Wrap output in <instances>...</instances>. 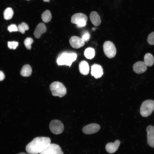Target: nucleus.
Returning a JSON list of instances; mask_svg holds the SVG:
<instances>
[{"label":"nucleus","mask_w":154,"mask_h":154,"mask_svg":"<svg viewBox=\"0 0 154 154\" xmlns=\"http://www.w3.org/2000/svg\"><path fill=\"white\" fill-rule=\"evenodd\" d=\"M50 138L37 137L29 143L26 147V150L29 154H38L43 151L50 144Z\"/></svg>","instance_id":"1"},{"label":"nucleus","mask_w":154,"mask_h":154,"mask_svg":"<svg viewBox=\"0 0 154 154\" xmlns=\"http://www.w3.org/2000/svg\"><path fill=\"white\" fill-rule=\"evenodd\" d=\"M50 89L52 95L61 98L66 93V89L63 84L58 81L54 82L50 86Z\"/></svg>","instance_id":"2"},{"label":"nucleus","mask_w":154,"mask_h":154,"mask_svg":"<svg viewBox=\"0 0 154 154\" xmlns=\"http://www.w3.org/2000/svg\"><path fill=\"white\" fill-rule=\"evenodd\" d=\"M77 57V54L75 53H63L58 58L57 62L58 65H65L70 67Z\"/></svg>","instance_id":"3"},{"label":"nucleus","mask_w":154,"mask_h":154,"mask_svg":"<svg viewBox=\"0 0 154 154\" xmlns=\"http://www.w3.org/2000/svg\"><path fill=\"white\" fill-rule=\"evenodd\" d=\"M154 110V101L147 100L142 104L140 108V114L141 116L146 117L151 115Z\"/></svg>","instance_id":"4"},{"label":"nucleus","mask_w":154,"mask_h":154,"mask_svg":"<svg viewBox=\"0 0 154 154\" xmlns=\"http://www.w3.org/2000/svg\"><path fill=\"white\" fill-rule=\"evenodd\" d=\"M103 48L105 54L108 58H112L116 56V49L114 44L112 42L105 41L103 44Z\"/></svg>","instance_id":"5"},{"label":"nucleus","mask_w":154,"mask_h":154,"mask_svg":"<svg viewBox=\"0 0 154 154\" xmlns=\"http://www.w3.org/2000/svg\"><path fill=\"white\" fill-rule=\"evenodd\" d=\"M49 128L54 134L58 135L62 133L64 130V126L60 120L54 119L49 124Z\"/></svg>","instance_id":"6"},{"label":"nucleus","mask_w":154,"mask_h":154,"mask_svg":"<svg viewBox=\"0 0 154 154\" xmlns=\"http://www.w3.org/2000/svg\"><path fill=\"white\" fill-rule=\"evenodd\" d=\"M40 154H64V153L58 145L54 143H50Z\"/></svg>","instance_id":"7"},{"label":"nucleus","mask_w":154,"mask_h":154,"mask_svg":"<svg viewBox=\"0 0 154 154\" xmlns=\"http://www.w3.org/2000/svg\"><path fill=\"white\" fill-rule=\"evenodd\" d=\"M100 129V126L98 124L92 123L83 127L82 131L86 134H91L98 132Z\"/></svg>","instance_id":"8"},{"label":"nucleus","mask_w":154,"mask_h":154,"mask_svg":"<svg viewBox=\"0 0 154 154\" xmlns=\"http://www.w3.org/2000/svg\"><path fill=\"white\" fill-rule=\"evenodd\" d=\"M69 43L72 48L76 49L82 47L85 44V42L81 38L75 36L70 38Z\"/></svg>","instance_id":"9"},{"label":"nucleus","mask_w":154,"mask_h":154,"mask_svg":"<svg viewBox=\"0 0 154 154\" xmlns=\"http://www.w3.org/2000/svg\"><path fill=\"white\" fill-rule=\"evenodd\" d=\"M91 74L96 79L100 78L103 74L102 68L100 65L94 64L91 66Z\"/></svg>","instance_id":"10"},{"label":"nucleus","mask_w":154,"mask_h":154,"mask_svg":"<svg viewBox=\"0 0 154 154\" xmlns=\"http://www.w3.org/2000/svg\"><path fill=\"white\" fill-rule=\"evenodd\" d=\"M147 143L150 147L154 148V126L149 125L146 128Z\"/></svg>","instance_id":"11"},{"label":"nucleus","mask_w":154,"mask_h":154,"mask_svg":"<svg viewBox=\"0 0 154 154\" xmlns=\"http://www.w3.org/2000/svg\"><path fill=\"white\" fill-rule=\"evenodd\" d=\"M147 69V66L144 62L139 61L134 64L133 70L136 74H140L145 72Z\"/></svg>","instance_id":"12"},{"label":"nucleus","mask_w":154,"mask_h":154,"mask_svg":"<svg viewBox=\"0 0 154 154\" xmlns=\"http://www.w3.org/2000/svg\"><path fill=\"white\" fill-rule=\"evenodd\" d=\"M47 28L45 24L42 23H39L37 26L34 33V35L36 38H39L41 35L45 33Z\"/></svg>","instance_id":"13"},{"label":"nucleus","mask_w":154,"mask_h":154,"mask_svg":"<svg viewBox=\"0 0 154 154\" xmlns=\"http://www.w3.org/2000/svg\"><path fill=\"white\" fill-rule=\"evenodd\" d=\"M120 144L119 141L116 140L114 143H108L105 147L106 149V151L110 153H114L117 150Z\"/></svg>","instance_id":"14"},{"label":"nucleus","mask_w":154,"mask_h":154,"mask_svg":"<svg viewBox=\"0 0 154 154\" xmlns=\"http://www.w3.org/2000/svg\"><path fill=\"white\" fill-rule=\"evenodd\" d=\"M88 17L87 16L82 13H78L74 14L71 17V22L76 24L78 23L83 20L87 21Z\"/></svg>","instance_id":"15"},{"label":"nucleus","mask_w":154,"mask_h":154,"mask_svg":"<svg viewBox=\"0 0 154 154\" xmlns=\"http://www.w3.org/2000/svg\"><path fill=\"white\" fill-rule=\"evenodd\" d=\"M79 69L80 72L82 75H86L89 73V65L87 62L85 60L82 61L80 62Z\"/></svg>","instance_id":"16"},{"label":"nucleus","mask_w":154,"mask_h":154,"mask_svg":"<svg viewBox=\"0 0 154 154\" xmlns=\"http://www.w3.org/2000/svg\"><path fill=\"white\" fill-rule=\"evenodd\" d=\"M90 18L91 21L94 26H97L100 24V17L96 12L93 11L91 12L90 15Z\"/></svg>","instance_id":"17"},{"label":"nucleus","mask_w":154,"mask_h":154,"mask_svg":"<svg viewBox=\"0 0 154 154\" xmlns=\"http://www.w3.org/2000/svg\"><path fill=\"white\" fill-rule=\"evenodd\" d=\"M32 69L29 64L24 65L20 72L21 75L23 77H28L30 76L32 73Z\"/></svg>","instance_id":"18"},{"label":"nucleus","mask_w":154,"mask_h":154,"mask_svg":"<svg viewBox=\"0 0 154 154\" xmlns=\"http://www.w3.org/2000/svg\"><path fill=\"white\" fill-rule=\"evenodd\" d=\"M144 62L147 66H152L154 63V57L150 53L146 54L144 56Z\"/></svg>","instance_id":"19"},{"label":"nucleus","mask_w":154,"mask_h":154,"mask_svg":"<svg viewBox=\"0 0 154 154\" xmlns=\"http://www.w3.org/2000/svg\"><path fill=\"white\" fill-rule=\"evenodd\" d=\"M4 19L6 20L11 19L14 14L12 9L10 7H7L4 11L3 13Z\"/></svg>","instance_id":"20"},{"label":"nucleus","mask_w":154,"mask_h":154,"mask_svg":"<svg viewBox=\"0 0 154 154\" xmlns=\"http://www.w3.org/2000/svg\"><path fill=\"white\" fill-rule=\"evenodd\" d=\"M41 18L42 21L45 23H48L52 19V15L50 11L47 10L42 14Z\"/></svg>","instance_id":"21"},{"label":"nucleus","mask_w":154,"mask_h":154,"mask_svg":"<svg viewBox=\"0 0 154 154\" xmlns=\"http://www.w3.org/2000/svg\"><path fill=\"white\" fill-rule=\"evenodd\" d=\"M95 52L94 49L92 48H88L86 49L84 52V55L87 59H91L95 56Z\"/></svg>","instance_id":"22"},{"label":"nucleus","mask_w":154,"mask_h":154,"mask_svg":"<svg viewBox=\"0 0 154 154\" xmlns=\"http://www.w3.org/2000/svg\"><path fill=\"white\" fill-rule=\"evenodd\" d=\"M17 28L18 31L23 34H24L25 31L28 30L29 29L28 25L25 22H22L19 24Z\"/></svg>","instance_id":"23"},{"label":"nucleus","mask_w":154,"mask_h":154,"mask_svg":"<svg viewBox=\"0 0 154 154\" xmlns=\"http://www.w3.org/2000/svg\"><path fill=\"white\" fill-rule=\"evenodd\" d=\"M33 42V40L32 38L27 37L24 40V43L26 48L30 50L31 48V45Z\"/></svg>","instance_id":"24"},{"label":"nucleus","mask_w":154,"mask_h":154,"mask_svg":"<svg viewBox=\"0 0 154 154\" xmlns=\"http://www.w3.org/2000/svg\"><path fill=\"white\" fill-rule=\"evenodd\" d=\"M8 47L10 49H15L18 46V42L17 41H8Z\"/></svg>","instance_id":"25"},{"label":"nucleus","mask_w":154,"mask_h":154,"mask_svg":"<svg viewBox=\"0 0 154 154\" xmlns=\"http://www.w3.org/2000/svg\"><path fill=\"white\" fill-rule=\"evenodd\" d=\"M147 41L150 45H154V31L148 35Z\"/></svg>","instance_id":"26"},{"label":"nucleus","mask_w":154,"mask_h":154,"mask_svg":"<svg viewBox=\"0 0 154 154\" xmlns=\"http://www.w3.org/2000/svg\"><path fill=\"white\" fill-rule=\"evenodd\" d=\"M90 35L87 31H84L83 32L82 36L81 38L85 42L88 41L90 39Z\"/></svg>","instance_id":"27"},{"label":"nucleus","mask_w":154,"mask_h":154,"mask_svg":"<svg viewBox=\"0 0 154 154\" xmlns=\"http://www.w3.org/2000/svg\"><path fill=\"white\" fill-rule=\"evenodd\" d=\"M7 29L10 32H16L18 31L17 27L14 24H11L8 26Z\"/></svg>","instance_id":"28"},{"label":"nucleus","mask_w":154,"mask_h":154,"mask_svg":"<svg viewBox=\"0 0 154 154\" xmlns=\"http://www.w3.org/2000/svg\"><path fill=\"white\" fill-rule=\"evenodd\" d=\"M5 78V75L3 72L0 70V81H3Z\"/></svg>","instance_id":"29"},{"label":"nucleus","mask_w":154,"mask_h":154,"mask_svg":"<svg viewBox=\"0 0 154 154\" xmlns=\"http://www.w3.org/2000/svg\"><path fill=\"white\" fill-rule=\"evenodd\" d=\"M50 0H43V1H44V2H49V1Z\"/></svg>","instance_id":"30"},{"label":"nucleus","mask_w":154,"mask_h":154,"mask_svg":"<svg viewBox=\"0 0 154 154\" xmlns=\"http://www.w3.org/2000/svg\"><path fill=\"white\" fill-rule=\"evenodd\" d=\"M18 154H27L25 152H21Z\"/></svg>","instance_id":"31"},{"label":"nucleus","mask_w":154,"mask_h":154,"mask_svg":"<svg viewBox=\"0 0 154 154\" xmlns=\"http://www.w3.org/2000/svg\"><path fill=\"white\" fill-rule=\"evenodd\" d=\"M27 0L29 1V0Z\"/></svg>","instance_id":"32"}]
</instances>
